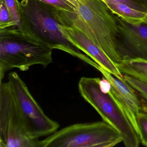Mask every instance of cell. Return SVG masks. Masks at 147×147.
<instances>
[{
    "mask_svg": "<svg viewBox=\"0 0 147 147\" xmlns=\"http://www.w3.org/2000/svg\"><path fill=\"white\" fill-rule=\"evenodd\" d=\"M74 11L55 9L61 24L76 28L86 35L116 64L123 60L119 50V31L115 16L102 0H74Z\"/></svg>",
    "mask_w": 147,
    "mask_h": 147,
    "instance_id": "1",
    "label": "cell"
},
{
    "mask_svg": "<svg viewBox=\"0 0 147 147\" xmlns=\"http://www.w3.org/2000/svg\"><path fill=\"white\" fill-rule=\"evenodd\" d=\"M24 34L51 49L64 51L95 68L97 63L68 41L59 29L55 7L39 0H16Z\"/></svg>",
    "mask_w": 147,
    "mask_h": 147,
    "instance_id": "2",
    "label": "cell"
},
{
    "mask_svg": "<svg viewBox=\"0 0 147 147\" xmlns=\"http://www.w3.org/2000/svg\"><path fill=\"white\" fill-rule=\"evenodd\" d=\"M52 49L18 28L0 30V82L13 68L27 71L34 65L45 68L53 62Z\"/></svg>",
    "mask_w": 147,
    "mask_h": 147,
    "instance_id": "3",
    "label": "cell"
},
{
    "mask_svg": "<svg viewBox=\"0 0 147 147\" xmlns=\"http://www.w3.org/2000/svg\"><path fill=\"white\" fill-rule=\"evenodd\" d=\"M100 80L99 78L81 77L78 82L80 94L104 121L121 134L125 147H138L140 139L134 127L110 91L105 93L101 90Z\"/></svg>",
    "mask_w": 147,
    "mask_h": 147,
    "instance_id": "4",
    "label": "cell"
},
{
    "mask_svg": "<svg viewBox=\"0 0 147 147\" xmlns=\"http://www.w3.org/2000/svg\"><path fill=\"white\" fill-rule=\"evenodd\" d=\"M117 130L105 121L74 124L41 141V147H112L123 142Z\"/></svg>",
    "mask_w": 147,
    "mask_h": 147,
    "instance_id": "5",
    "label": "cell"
},
{
    "mask_svg": "<svg viewBox=\"0 0 147 147\" xmlns=\"http://www.w3.org/2000/svg\"><path fill=\"white\" fill-rule=\"evenodd\" d=\"M0 147H41L33 138L9 82L0 83Z\"/></svg>",
    "mask_w": 147,
    "mask_h": 147,
    "instance_id": "6",
    "label": "cell"
},
{
    "mask_svg": "<svg viewBox=\"0 0 147 147\" xmlns=\"http://www.w3.org/2000/svg\"><path fill=\"white\" fill-rule=\"evenodd\" d=\"M8 78L32 137L39 139L57 131L59 123L45 114L18 74L11 72Z\"/></svg>",
    "mask_w": 147,
    "mask_h": 147,
    "instance_id": "7",
    "label": "cell"
},
{
    "mask_svg": "<svg viewBox=\"0 0 147 147\" xmlns=\"http://www.w3.org/2000/svg\"><path fill=\"white\" fill-rule=\"evenodd\" d=\"M97 69L110 82V92L124 112L138 136L137 118L138 113L142 111L143 105L137 95L136 92L123 77H118L99 65Z\"/></svg>",
    "mask_w": 147,
    "mask_h": 147,
    "instance_id": "8",
    "label": "cell"
},
{
    "mask_svg": "<svg viewBox=\"0 0 147 147\" xmlns=\"http://www.w3.org/2000/svg\"><path fill=\"white\" fill-rule=\"evenodd\" d=\"M115 16L118 27L119 51L124 59L147 60V24H131Z\"/></svg>",
    "mask_w": 147,
    "mask_h": 147,
    "instance_id": "9",
    "label": "cell"
},
{
    "mask_svg": "<svg viewBox=\"0 0 147 147\" xmlns=\"http://www.w3.org/2000/svg\"><path fill=\"white\" fill-rule=\"evenodd\" d=\"M59 27L68 41L99 66L118 77H123L116 64L83 32L76 28L65 25L59 24Z\"/></svg>",
    "mask_w": 147,
    "mask_h": 147,
    "instance_id": "10",
    "label": "cell"
},
{
    "mask_svg": "<svg viewBox=\"0 0 147 147\" xmlns=\"http://www.w3.org/2000/svg\"><path fill=\"white\" fill-rule=\"evenodd\" d=\"M113 14L132 25L147 24V12L134 9L114 0H102Z\"/></svg>",
    "mask_w": 147,
    "mask_h": 147,
    "instance_id": "11",
    "label": "cell"
},
{
    "mask_svg": "<svg viewBox=\"0 0 147 147\" xmlns=\"http://www.w3.org/2000/svg\"><path fill=\"white\" fill-rule=\"evenodd\" d=\"M121 74L147 82V60L140 58H124L117 65Z\"/></svg>",
    "mask_w": 147,
    "mask_h": 147,
    "instance_id": "12",
    "label": "cell"
},
{
    "mask_svg": "<svg viewBox=\"0 0 147 147\" xmlns=\"http://www.w3.org/2000/svg\"><path fill=\"white\" fill-rule=\"evenodd\" d=\"M0 30L17 28L3 0H0Z\"/></svg>",
    "mask_w": 147,
    "mask_h": 147,
    "instance_id": "13",
    "label": "cell"
},
{
    "mask_svg": "<svg viewBox=\"0 0 147 147\" xmlns=\"http://www.w3.org/2000/svg\"><path fill=\"white\" fill-rule=\"evenodd\" d=\"M125 80L147 102V82L127 75H123Z\"/></svg>",
    "mask_w": 147,
    "mask_h": 147,
    "instance_id": "14",
    "label": "cell"
},
{
    "mask_svg": "<svg viewBox=\"0 0 147 147\" xmlns=\"http://www.w3.org/2000/svg\"><path fill=\"white\" fill-rule=\"evenodd\" d=\"M137 122L140 142L143 145L147 147V113L143 111L140 112L138 115Z\"/></svg>",
    "mask_w": 147,
    "mask_h": 147,
    "instance_id": "15",
    "label": "cell"
},
{
    "mask_svg": "<svg viewBox=\"0 0 147 147\" xmlns=\"http://www.w3.org/2000/svg\"><path fill=\"white\" fill-rule=\"evenodd\" d=\"M5 4L16 28L21 29L20 16L16 0H3Z\"/></svg>",
    "mask_w": 147,
    "mask_h": 147,
    "instance_id": "16",
    "label": "cell"
},
{
    "mask_svg": "<svg viewBox=\"0 0 147 147\" xmlns=\"http://www.w3.org/2000/svg\"><path fill=\"white\" fill-rule=\"evenodd\" d=\"M50 5L55 7L59 11L73 12L74 11L75 7L70 3L66 0H39Z\"/></svg>",
    "mask_w": 147,
    "mask_h": 147,
    "instance_id": "17",
    "label": "cell"
},
{
    "mask_svg": "<svg viewBox=\"0 0 147 147\" xmlns=\"http://www.w3.org/2000/svg\"><path fill=\"white\" fill-rule=\"evenodd\" d=\"M122 4L127 5L136 10L142 11L147 12V7L141 3H139L136 0H114Z\"/></svg>",
    "mask_w": 147,
    "mask_h": 147,
    "instance_id": "18",
    "label": "cell"
},
{
    "mask_svg": "<svg viewBox=\"0 0 147 147\" xmlns=\"http://www.w3.org/2000/svg\"><path fill=\"white\" fill-rule=\"evenodd\" d=\"M136 1L147 7V0H136Z\"/></svg>",
    "mask_w": 147,
    "mask_h": 147,
    "instance_id": "19",
    "label": "cell"
},
{
    "mask_svg": "<svg viewBox=\"0 0 147 147\" xmlns=\"http://www.w3.org/2000/svg\"><path fill=\"white\" fill-rule=\"evenodd\" d=\"M142 111L147 113V106L143 105L142 106Z\"/></svg>",
    "mask_w": 147,
    "mask_h": 147,
    "instance_id": "20",
    "label": "cell"
}]
</instances>
